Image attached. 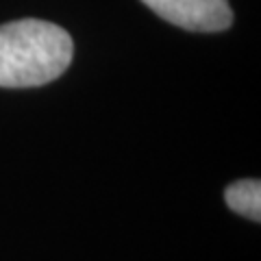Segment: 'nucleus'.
<instances>
[{"instance_id":"obj_1","label":"nucleus","mask_w":261,"mask_h":261,"mask_svg":"<svg viewBox=\"0 0 261 261\" xmlns=\"http://www.w3.org/2000/svg\"><path fill=\"white\" fill-rule=\"evenodd\" d=\"M74 57L68 31L27 18L0 27V87H39L59 79Z\"/></svg>"},{"instance_id":"obj_2","label":"nucleus","mask_w":261,"mask_h":261,"mask_svg":"<svg viewBox=\"0 0 261 261\" xmlns=\"http://www.w3.org/2000/svg\"><path fill=\"white\" fill-rule=\"evenodd\" d=\"M161 20L196 33L226 31L233 22L228 0H142Z\"/></svg>"},{"instance_id":"obj_3","label":"nucleus","mask_w":261,"mask_h":261,"mask_svg":"<svg viewBox=\"0 0 261 261\" xmlns=\"http://www.w3.org/2000/svg\"><path fill=\"white\" fill-rule=\"evenodd\" d=\"M226 205L235 214H240L248 220H261V183L257 178H244L226 187L224 192Z\"/></svg>"}]
</instances>
